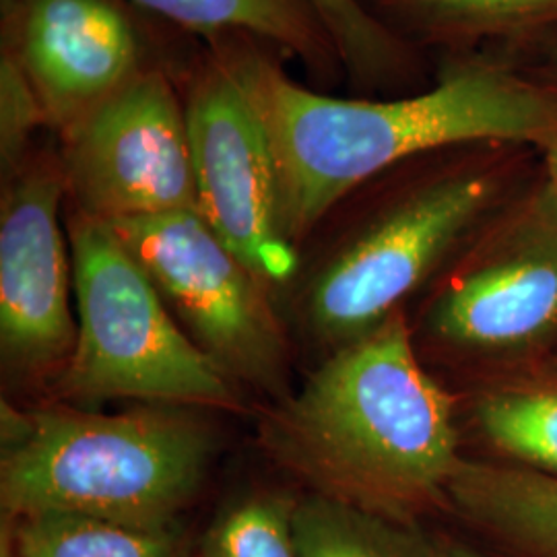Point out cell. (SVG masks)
Wrapping results in <instances>:
<instances>
[{"instance_id": "cell-10", "label": "cell", "mask_w": 557, "mask_h": 557, "mask_svg": "<svg viewBox=\"0 0 557 557\" xmlns=\"http://www.w3.org/2000/svg\"><path fill=\"white\" fill-rule=\"evenodd\" d=\"M66 184L34 168L11 188L0 221V338L4 356L41 366L73 345L69 259L59 207Z\"/></svg>"}, {"instance_id": "cell-4", "label": "cell", "mask_w": 557, "mask_h": 557, "mask_svg": "<svg viewBox=\"0 0 557 557\" xmlns=\"http://www.w3.org/2000/svg\"><path fill=\"white\" fill-rule=\"evenodd\" d=\"M71 255L79 326L62 376L69 395L218 405L232 398L225 372L180 333L160 289L108 221L79 213Z\"/></svg>"}, {"instance_id": "cell-14", "label": "cell", "mask_w": 557, "mask_h": 557, "mask_svg": "<svg viewBox=\"0 0 557 557\" xmlns=\"http://www.w3.org/2000/svg\"><path fill=\"white\" fill-rule=\"evenodd\" d=\"M15 557H176L180 533L137 529L100 518L41 512L15 517Z\"/></svg>"}, {"instance_id": "cell-2", "label": "cell", "mask_w": 557, "mask_h": 557, "mask_svg": "<svg viewBox=\"0 0 557 557\" xmlns=\"http://www.w3.org/2000/svg\"><path fill=\"white\" fill-rule=\"evenodd\" d=\"M267 442L320 496L400 524L444 498L462 462L453 400L395 314L326 359L273 416Z\"/></svg>"}, {"instance_id": "cell-5", "label": "cell", "mask_w": 557, "mask_h": 557, "mask_svg": "<svg viewBox=\"0 0 557 557\" xmlns=\"http://www.w3.org/2000/svg\"><path fill=\"white\" fill-rule=\"evenodd\" d=\"M483 172H457L418 186L363 227L320 273L310 320L320 337L349 343L393 317L494 199Z\"/></svg>"}, {"instance_id": "cell-17", "label": "cell", "mask_w": 557, "mask_h": 557, "mask_svg": "<svg viewBox=\"0 0 557 557\" xmlns=\"http://www.w3.org/2000/svg\"><path fill=\"white\" fill-rule=\"evenodd\" d=\"M294 510L277 496L242 502L207 533L202 557H299Z\"/></svg>"}, {"instance_id": "cell-8", "label": "cell", "mask_w": 557, "mask_h": 557, "mask_svg": "<svg viewBox=\"0 0 557 557\" xmlns=\"http://www.w3.org/2000/svg\"><path fill=\"white\" fill-rule=\"evenodd\" d=\"M200 215L262 283H285L298 255L285 234L273 147L225 62L209 64L186 100Z\"/></svg>"}, {"instance_id": "cell-13", "label": "cell", "mask_w": 557, "mask_h": 557, "mask_svg": "<svg viewBox=\"0 0 557 557\" xmlns=\"http://www.w3.org/2000/svg\"><path fill=\"white\" fill-rule=\"evenodd\" d=\"M140 7L199 34L250 32L275 41L322 73L338 59L310 0H135Z\"/></svg>"}, {"instance_id": "cell-19", "label": "cell", "mask_w": 557, "mask_h": 557, "mask_svg": "<svg viewBox=\"0 0 557 557\" xmlns=\"http://www.w3.org/2000/svg\"><path fill=\"white\" fill-rule=\"evenodd\" d=\"M407 11L458 32H496L557 20V0H393Z\"/></svg>"}, {"instance_id": "cell-18", "label": "cell", "mask_w": 557, "mask_h": 557, "mask_svg": "<svg viewBox=\"0 0 557 557\" xmlns=\"http://www.w3.org/2000/svg\"><path fill=\"white\" fill-rule=\"evenodd\" d=\"M343 60L359 79H376L397 66L400 46L358 0H310Z\"/></svg>"}, {"instance_id": "cell-12", "label": "cell", "mask_w": 557, "mask_h": 557, "mask_svg": "<svg viewBox=\"0 0 557 557\" xmlns=\"http://www.w3.org/2000/svg\"><path fill=\"white\" fill-rule=\"evenodd\" d=\"M446 498L508 557H557V478L462 460Z\"/></svg>"}, {"instance_id": "cell-20", "label": "cell", "mask_w": 557, "mask_h": 557, "mask_svg": "<svg viewBox=\"0 0 557 557\" xmlns=\"http://www.w3.org/2000/svg\"><path fill=\"white\" fill-rule=\"evenodd\" d=\"M44 122L40 106L34 98L17 62L4 59L2 64V156L15 160L36 124Z\"/></svg>"}, {"instance_id": "cell-7", "label": "cell", "mask_w": 557, "mask_h": 557, "mask_svg": "<svg viewBox=\"0 0 557 557\" xmlns=\"http://www.w3.org/2000/svg\"><path fill=\"white\" fill-rule=\"evenodd\" d=\"M62 176L83 215L103 221L197 207L186 106L145 71L62 135Z\"/></svg>"}, {"instance_id": "cell-6", "label": "cell", "mask_w": 557, "mask_h": 557, "mask_svg": "<svg viewBox=\"0 0 557 557\" xmlns=\"http://www.w3.org/2000/svg\"><path fill=\"white\" fill-rule=\"evenodd\" d=\"M108 223L225 374L264 384L275 380L281 343L260 292L262 281L199 209Z\"/></svg>"}, {"instance_id": "cell-3", "label": "cell", "mask_w": 557, "mask_h": 557, "mask_svg": "<svg viewBox=\"0 0 557 557\" xmlns=\"http://www.w3.org/2000/svg\"><path fill=\"white\" fill-rule=\"evenodd\" d=\"M0 498L11 517L62 512L170 529L199 490L205 428L170 411L4 418Z\"/></svg>"}, {"instance_id": "cell-9", "label": "cell", "mask_w": 557, "mask_h": 557, "mask_svg": "<svg viewBox=\"0 0 557 557\" xmlns=\"http://www.w3.org/2000/svg\"><path fill=\"white\" fill-rule=\"evenodd\" d=\"M9 57L60 135L145 73L137 32L110 0H23Z\"/></svg>"}, {"instance_id": "cell-15", "label": "cell", "mask_w": 557, "mask_h": 557, "mask_svg": "<svg viewBox=\"0 0 557 557\" xmlns=\"http://www.w3.org/2000/svg\"><path fill=\"white\" fill-rule=\"evenodd\" d=\"M294 533L299 557H432L405 524L324 496L296 504Z\"/></svg>"}, {"instance_id": "cell-1", "label": "cell", "mask_w": 557, "mask_h": 557, "mask_svg": "<svg viewBox=\"0 0 557 557\" xmlns=\"http://www.w3.org/2000/svg\"><path fill=\"white\" fill-rule=\"evenodd\" d=\"M264 124L285 234L314 227L361 182L418 153L481 140L547 147L557 98L490 64H462L416 98L341 100L304 89L255 52L223 59Z\"/></svg>"}, {"instance_id": "cell-11", "label": "cell", "mask_w": 557, "mask_h": 557, "mask_svg": "<svg viewBox=\"0 0 557 557\" xmlns=\"http://www.w3.org/2000/svg\"><path fill=\"white\" fill-rule=\"evenodd\" d=\"M432 324L438 337L485 351L527 347L556 333L557 205L549 195L504 248L448 287Z\"/></svg>"}, {"instance_id": "cell-22", "label": "cell", "mask_w": 557, "mask_h": 557, "mask_svg": "<svg viewBox=\"0 0 557 557\" xmlns=\"http://www.w3.org/2000/svg\"><path fill=\"white\" fill-rule=\"evenodd\" d=\"M545 163H547V176H549L547 195L557 205V140L545 147Z\"/></svg>"}, {"instance_id": "cell-16", "label": "cell", "mask_w": 557, "mask_h": 557, "mask_svg": "<svg viewBox=\"0 0 557 557\" xmlns=\"http://www.w3.org/2000/svg\"><path fill=\"white\" fill-rule=\"evenodd\" d=\"M478 421L499 453L520 467L557 478V386L494 391L479 400Z\"/></svg>"}, {"instance_id": "cell-23", "label": "cell", "mask_w": 557, "mask_h": 557, "mask_svg": "<svg viewBox=\"0 0 557 557\" xmlns=\"http://www.w3.org/2000/svg\"><path fill=\"white\" fill-rule=\"evenodd\" d=\"M552 69H554V73H556V79H557V48H556V54H554V60H552Z\"/></svg>"}, {"instance_id": "cell-21", "label": "cell", "mask_w": 557, "mask_h": 557, "mask_svg": "<svg viewBox=\"0 0 557 557\" xmlns=\"http://www.w3.org/2000/svg\"><path fill=\"white\" fill-rule=\"evenodd\" d=\"M428 545H430V556L432 557H487L455 539H430Z\"/></svg>"}]
</instances>
